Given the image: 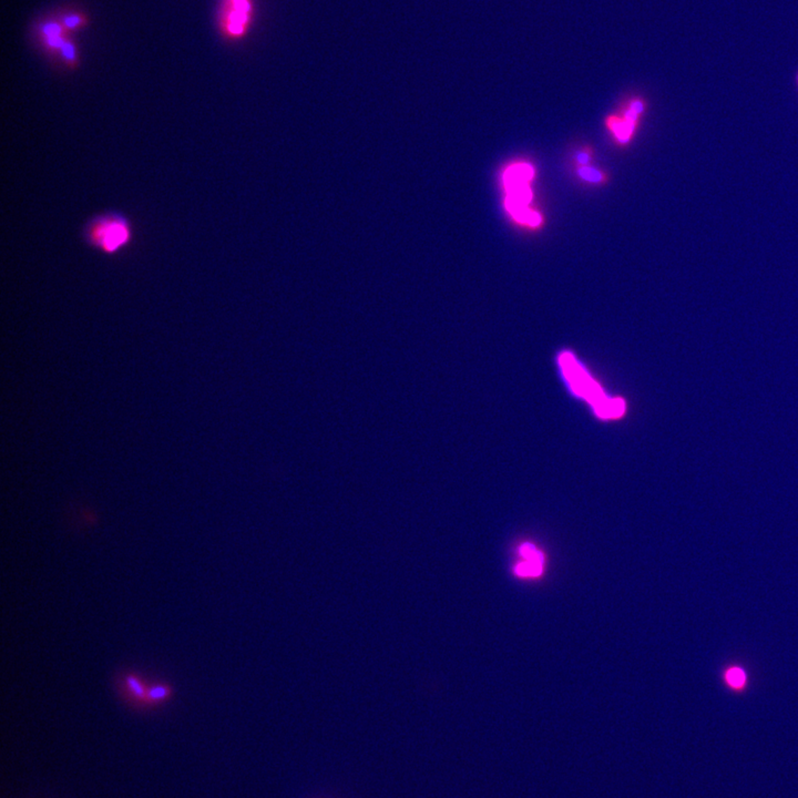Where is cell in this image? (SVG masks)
Returning <instances> with one entry per match:
<instances>
[{
    "mask_svg": "<svg viewBox=\"0 0 798 798\" xmlns=\"http://www.w3.org/2000/svg\"><path fill=\"white\" fill-rule=\"evenodd\" d=\"M534 169L532 164L515 163L506 170L503 175L507 198L506 209L515 222L530 229H539L543 223L542 215L529 209L532 201L530 183L534 180Z\"/></svg>",
    "mask_w": 798,
    "mask_h": 798,
    "instance_id": "3",
    "label": "cell"
},
{
    "mask_svg": "<svg viewBox=\"0 0 798 798\" xmlns=\"http://www.w3.org/2000/svg\"><path fill=\"white\" fill-rule=\"evenodd\" d=\"M593 152L591 149L583 148L576 151L574 154V161H576L578 167H586L589 165L591 159H593Z\"/></svg>",
    "mask_w": 798,
    "mask_h": 798,
    "instance_id": "14",
    "label": "cell"
},
{
    "mask_svg": "<svg viewBox=\"0 0 798 798\" xmlns=\"http://www.w3.org/2000/svg\"><path fill=\"white\" fill-rule=\"evenodd\" d=\"M607 126H608L611 133H614L616 140L620 144L629 143L637 127V123L629 121L623 116L621 118V116H616V114L609 116L608 120H607Z\"/></svg>",
    "mask_w": 798,
    "mask_h": 798,
    "instance_id": "6",
    "label": "cell"
},
{
    "mask_svg": "<svg viewBox=\"0 0 798 798\" xmlns=\"http://www.w3.org/2000/svg\"><path fill=\"white\" fill-rule=\"evenodd\" d=\"M67 30L59 20H49L43 22L39 26V34L43 39L45 38L64 37L67 36Z\"/></svg>",
    "mask_w": 798,
    "mask_h": 798,
    "instance_id": "10",
    "label": "cell"
},
{
    "mask_svg": "<svg viewBox=\"0 0 798 798\" xmlns=\"http://www.w3.org/2000/svg\"><path fill=\"white\" fill-rule=\"evenodd\" d=\"M59 56H60L65 66L68 67L69 69H74L79 65L77 47L74 45V41L69 38L59 53Z\"/></svg>",
    "mask_w": 798,
    "mask_h": 798,
    "instance_id": "8",
    "label": "cell"
},
{
    "mask_svg": "<svg viewBox=\"0 0 798 798\" xmlns=\"http://www.w3.org/2000/svg\"><path fill=\"white\" fill-rule=\"evenodd\" d=\"M558 365L569 389L574 396L583 399L593 407L595 416L601 419H616L625 412V403L620 397L605 394L599 381L580 363L574 354L566 351L558 356Z\"/></svg>",
    "mask_w": 798,
    "mask_h": 798,
    "instance_id": "1",
    "label": "cell"
},
{
    "mask_svg": "<svg viewBox=\"0 0 798 798\" xmlns=\"http://www.w3.org/2000/svg\"><path fill=\"white\" fill-rule=\"evenodd\" d=\"M82 236L91 249L114 257L133 244L135 226L121 212H103L88 221Z\"/></svg>",
    "mask_w": 798,
    "mask_h": 798,
    "instance_id": "2",
    "label": "cell"
},
{
    "mask_svg": "<svg viewBox=\"0 0 798 798\" xmlns=\"http://www.w3.org/2000/svg\"><path fill=\"white\" fill-rule=\"evenodd\" d=\"M520 553L521 557H522L525 560L542 563V564H543V558H542L541 553H540L539 550L536 549L534 546L530 545V543H525V545L520 548Z\"/></svg>",
    "mask_w": 798,
    "mask_h": 798,
    "instance_id": "12",
    "label": "cell"
},
{
    "mask_svg": "<svg viewBox=\"0 0 798 798\" xmlns=\"http://www.w3.org/2000/svg\"><path fill=\"white\" fill-rule=\"evenodd\" d=\"M628 107L632 109L635 114H639L640 116H642L643 112H644L645 104L642 99L632 98L628 103Z\"/></svg>",
    "mask_w": 798,
    "mask_h": 798,
    "instance_id": "15",
    "label": "cell"
},
{
    "mask_svg": "<svg viewBox=\"0 0 798 798\" xmlns=\"http://www.w3.org/2000/svg\"><path fill=\"white\" fill-rule=\"evenodd\" d=\"M726 679L731 687L738 689V687H742L744 683H745V673H744L742 670L735 668V669H731L730 671L727 672Z\"/></svg>",
    "mask_w": 798,
    "mask_h": 798,
    "instance_id": "13",
    "label": "cell"
},
{
    "mask_svg": "<svg viewBox=\"0 0 798 798\" xmlns=\"http://www.w3.org/2000/svg\"><path fill=\"white\" fill-rule=\"evenodd\" d=\"M254 17L253 0H223L219 27L225 37L236 40L245 37Z\"/></svg>",
    "mask_w": 798,
    "mask_h": 798,
    "instance_id": "4",
    "label": "cell"
},
{
    "mask_svg": "<svg viewBox=\"0 0 798 798\" xmlns=\"http://www.w3.org/2000/svg\"><path fill=\"white\" fill-rule=\"evenodd\" d=\"M542 568L543 564L542 563L532 562V561L525 560L519 563L515 567V574L519 576H524V578H534V576H539L542 574Z\"/></svg>",
    "mask_w": 798,
    "mask_h": 798,
    "instance_id": "11",
    "label": "cell"
},
{
    "mask_svg": "<svg viewBox=\"0 0 798 798\" xmlns=\"http://www.w3.org/2000/svg\"><path fill=\"white\" fill-rule=\"evenodd\" d=\"M59 22L66 28L67 32H74L88 24L87 17L81 13H65Z\"/></svg>",
    "mask_w": 798,
    "mask_h": 798,
    "instance_id": "9",
    "label": "cell"
},
{
    "mask_svg": "<svg viewBox=\"0 0 798 798\" xmlns=\"http://www.w3.org/2000/svg\"><path fill=\"white\" fill-rule=\"evenodd\" d=\"M576 175L579 177L580 180L590 183V184H604L608 180V177L604 172L597 169V168L590 167V165L576 168Z\"/></svg>",
    "mask_w": 798,
    "mask_h": 798,
    "instance_id": "7",
    "label": "cell"
},
{
    "mask_svg": "<svg viewBox=\"0 0 798 798\" xmlns=\"http://www.w3.org/2000/svg\"><path fill=\"white\" fill-rule=\"evenodd\" d=\"M119 683H121L122 690L126 691L130 698L151 703V691L154 684H148L149 682L139 674H123Z\"/></svg>",
    "mask_w": 798,
    "mask_h": 798,
    "instance_id": "5",
    "label": "cell"
}]
</instances>
